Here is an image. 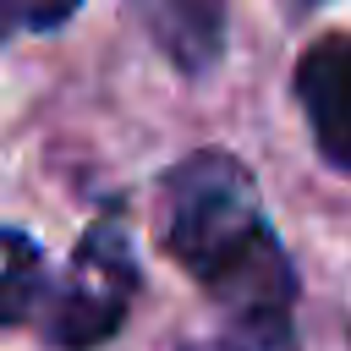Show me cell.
<instances>
[{
    "label": "cell",
    "instance_id": "cell-2",
    "mask_svg": "<svg viewBox=\"0 0 351 351\" xmlns=\"http://www.w3.org/2000/svg\"><path fill=\"white\" fill-rule=\"evenodd\" d=\"M132 285H137V263H132L126 230L115 219H99L77 247V280L55 296V313H49L44 335L55 346H66V351L99 346L104 335L121 329Z\"/></svg>",
    "mask_w": 351,
    "mask_h": 351
},
{
    "label": "cell",
    "instance_id": "cell-3",
    "mask_svg": "<svg viewBox=\"0 0 351 351\" xmlns=\"http://www.w3.org/2000/svg\"><path fill=\"white\" fill-rule=\"evenodd\" d=\"M296 104L313 126L318 154L351 176V33H324L296 60Z\"/></svg>",
    "mask_w": 351,
    "mask_h": 351
},
{
    "label": "cell",
    "instance_id": "cell-6",
    "mask_svg": "<svg viewBox=\"0 0 351 351\" xmlns=\"http://www.w3.org/2000/svg\"><path fill=\"white\" fill-rule=\"evenodd\" d=\"M82 0H0V33L5 27H60Z\"/></svg>",
    "mask_w": 351,
    "mask_h": 351
},
{
    "label": "cell",
    "instance_id": "cell-5",
    "mask_svg": "<svg viewBox=\"0 0 351 351\" xmlns=\"http://www.w3.org/2000/svg\"><path fill=\"white\" fill-rule=\"evenodd\" d=\"M44 285V252L22 230H0V324H16L33 313Z\"/></svg>",
    "mask_w": 351,
    "mask_h": 351
},
{
    "label": "cell",
    "instance_id": "cell-1",
    "mask_svg": "<svg viewBox=\"0 0 351 351\" xmlns=\"http://www.w3.org/2000/svg\"><path fill=\"white\" fill-rule=\"evenodd\" d=\"M165 252L252 335H291L296 274L258 208L252 176L203 148L165 176Z\"/></svg>",
    "mask_w": 351,
    "mask_h": 351
},
{
    "label": "cell",
    "instance_id": "cell-7",
    "mask_svg": "<svg viewBox=\"0 0 351 351\" xmlns=\"http://www.w3.org/2000/svg\"><path fill=\"white\" fill-rule=\"evenodd\" d=\"M192 351H291V335H252V329H236V335L208 340V346H192Z\"/></svg>",
    "mask_w": 351,
    "mask_h": 351
},
{
    "label": "cell",
    "instance_id": "cell-4",
    "mask_svg": "<svg viewBox=\"0 0 351 351\" xmlns=\"http://www.w3.org/2000/svg\"><path fill=\"white\" fill-rule=\"evenodd\" d=\"M143 33L176 60V71L197 77L225 55V0H126Z\"/></svg>",
    "mask_w": 351,
    "mask_h": 351
},
{
    "label": "cell",
    "instance_id": "cell-8",
    "mask_svg": "<svg viewBox=\"0 0 351 351\" xmlns=\"http://www.w3.org/2000/svg\"><path fill=\"white\" fill-rule=\"evenodd\" d=\"M302 5H324V0H302Z\"/></svg>",
    "mask_w": 351,
    "mask_h": 351
}]
</instances>
